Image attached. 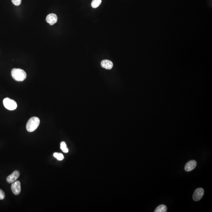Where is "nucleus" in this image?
Segmentation results:
<instances>
[{"label": "nucleus", "mask_w": 212, "mask_h": 212, "mask_svg": "<svg viewBox=\"0 0 212 212\" xmlns=\"http://www.w3.org/2000/svg\"><path fill=\"white\" fill-rule=\"evenodd\" d=\"M155 212H167V206L165 205H161L157 207L155 211Z\"/></svg>", "instance_id": "nucleus-10"}, {"label": "nucleus", "mask_w": 212, "mask_h": 212, "mask_svg": "<svg viewBox=\"0 0 212 212\" xmlns=\"http://www.w3.org/2000/svg\"><path fill=\"white\" fill-rule=\"evenodd\" d=\"M54 156L59 161H62L64 158L63 155L61 153L55 152L54 154Z\"/></svg>", "instance_id": "nucleus-13"}, {"label": "nucleus", "mask_w": 212, "mask_h": 212, "mask_svg": "<svg viewBox=\"0 0 212 212\" xmlns=\"http://www.w3.org/2000/svg\"><path fill=\"white\" fill-rule=\"evenodd\" d=\"M13 4L15 6H19L21 3V0H12Z\"/></svg>", "instance_id": "nucleus-14"}, {"label": "nucleus", "mask_w": 212, "mask_h": 212, "mask_svg": "<svg viewBox=\"0 0 212 212\" xmlns=\"http://www.w3.org/2000/svg\"><path fill=\"white\" fill-rule=\"evenodd\" d=\"M61 149L64 152L68 153V149L67 147V144L64 142H62L61 143Z\"/></svg>", "instance_id": "nucleus-12"}, {"label": "nucleus", "mask_w": 212, "mask_h": 212, "mask_svg": "<svg viewBox=\"0 0 212 212\" xmlns=\"http://www.w3.org/2000/svg\"><path fill=\"white\" fill-rule=\"evenodd\" d=\"M40 121L38 118L33 117L31 118L26 124V129L29 132H33L39 126Z\"/></svg>", "instance_id": "nucleus-2"}, {"label": "nucleus", "mask_w": 212, "mask_h": 212, "mask_svg": "<svg viewBox=\"0 0 212 212\" xmlns=\"http://www.w3.org/2000/svg\"><path fill=\"white\" fill-rule=\"evenodd\" d=\"M20 176V173L17 171H15L13 172L11 174L9 175L7 178V182L9 184H12L16 181Z\"/></svg>", "instance_id": "nucleus-6"}, {"label": "nucleus", "mask_w": 212, "mask_h": 212, "mask_svg": "<svg viewBox=\"0 0 212 212\" xmlns=\"http://www.w3.org/2000/svg\"><path fill=\"white\" fill-rule=\"evenodd\" d=\"M5 197L4 192L0 189V200H3Z\"/></svg>", "instance_id": "nucleus-15"}, {"label": "nucleus", "mask_w": 212, "mask_h": 212, "mask_svg": "<svg viewBox=\"0 0 212 212\" xmlns=\"http://www.w3.org/2000/svg\"><path fill=\"white\" fill-rule=\"evenodd\" d=\"M101 65L106 69L110 70L113 68V62L108 60H104L101 62Z\"/></svg>", "instance_id": "nucleus-9"}, {"label": "nucleus", "mask_w": 212, "mask_h": 212, "mask_svg": "<svg viewBox=\"0 0 212 212\" xmlns=\"http://www.w3.org/2000/svg\"><path fill=\"white\" fill-rule=\"evenodd\" d=\"M197 163L195 160H191L188 162L185 165V170L187 172L191 171L196 167Z\"/></svg>", "instance_id": "nucleus-8"}, {"label": "nucleus", "mask_w": 212, "mask_h": 212, "mask_svg": "<svg viewBox=\"0 0 212 212\" xmlns=\"http://www.w3.org/2000/svg\"><path fill=\"white\" fill-rule=\"evenodd\" d=\"M11 189L14 195H19L21 191V186H20V182L17 181L13 183L12 185Z\"/></svg>", "instance_id": "nucleus-5"}, {"label": "nucleus", "mask_w": 212, "mask_h": 212, "mask_svg": "<svg viewBox=\"0 0 212 212\" xmlns=\"http://www.w3.org/2000/svg\"><path fill=\"white\" fill-rule=\"evenodd\" d=\"M102 0H93L91 3V7L94 8H97L102 3Z\"/></svg>", "instance_id": "nucleus-11"}, {"label": "nucleus", "mask_w": 212, "mask_h": 212, "mask_svg": "<svg viewBox=\"0 0 212 212\" xmlns=\"http://www.w3.org/2000/svg\"><path fill=\"white\" fill-rule=\"evenodd\" d=\"M3 104L7 109L9 110H14L17 108L16 102L14 100L9 98H6L3 100Z\"/></svg>", "instance_id": "nucleus-3"}, {"label": "nucleus", "mask_w": 212, "mask_h": 212, "mask_svg": "<svg viewBox=\"0 0 212 212\" xmlns=\"http://www.w3.org/2000/svg\"><path fill=\"white\" fill-rule=\"evenodd\" d=\"M46 20L50 25H53L57 22V17L55 14H50L46 17Z\"/></svg>", "instance_id": "nucleus-7"}, {"label": "nucleus", "mask_w": 212, "mask_h": 212, "mask_svg": "<svg viewBox=\"0 0 212 212\" xmlns=\"http://www.w3.org/2000/svg\"><path fill=\"white\" fill-rule=\"evenodd\" d=\"M12 77L17 81H23L26 79L27 75L26 72L20 68H14L12 70Z\"/></svg>", "instance_id": "nucleus-1"}, {"label": "nucleus", "mask_w": 212, "mask_h": 212, "mask_svg": "<svg viewBox=\"0 0 212 212\" xmlns=\"http://www.w3.org/2000/svg\"><path fill=\"white\" fill-rule=\"evenodd\" d=\"M204 193V190L202 188H198L196 189L194 192L192 196L194 200L195 201L200 200L203 197Z\"/></svg>", "instance_id": "nucleus-4"}]
</instances>
